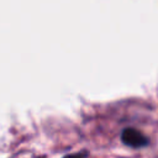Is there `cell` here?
<instances>
[{
    "instance_id": "1",
    "label": "cell",
    "mask_w": 158,
    "mask_h": 158,
    "mask_svg": "<svg viewBox=\"0 0 158 158\" xmlns=\"http://www.w3.org/2000/svg\"><path fill=\"white\" fill-rule=\"evenodd\" d=\"M121 142L131 148H143L149 144V138L133 127H126L121 132Z\"/></svg>"
},
{
    "instance_id": "2",
    "label": "cell",
    "mask_w": 158,
    "mask_h": 158,
    "mask_svg": "<svg viewBox=\"0 0 158 158\" xmlns=\"http://www.w3.org/2000/svg\"><path fill=\"white\" fill-rule=\"evenodd\" d=\"M88 156H89V153L86 151H80V152H74V153L65 154L63 158H86Z\"/></svg>"
}]
</instances>
